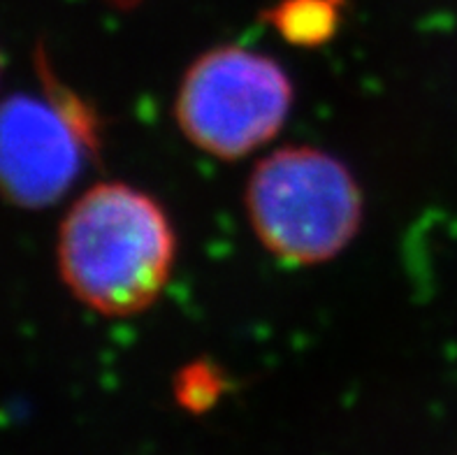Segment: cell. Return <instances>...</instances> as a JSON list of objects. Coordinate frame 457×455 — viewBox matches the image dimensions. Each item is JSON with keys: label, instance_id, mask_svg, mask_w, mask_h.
<instances>
[{"label": "cell", "instance_id": "2", "mask_svg": "<svg viewBox=\"0 0 457 455\" xmlns=\"http://www.w3.org/2000/svg\"><path fill=\"white\" fill-rule=\"evenodd\" d=\"M251 231L267 254L288 265H320L353 242L365 219L355 174L319 147L274 149L244 189Z\"/></svg>", "mask_w": 457, "mask_h": 455}, {"label": "cell", "instance_id": "3", "mask_svg": "<svg viewBox=\"0 0 457 455\" xmlns=\"http://www.w3.org/2000/svg\"><path fill=\"white\" fill-rule=\"evenodd\" d=\"M293 100V81L272 56L223 45L188 65L174 98V122L195 149L239 161L281 133Z\"/></svg>", "mask_w": 457, "mask_h": 455}, {"label": "cell", "instance_id": "1", "mask_svg": "<svg viewBox=\"0 0 457 455\" xmlns=\"http://www.w3.org/2000/svg\"><path fill=\"white\" fill-rule=\"evenodd\" d=\"M56 254L63 283L81 305L126 318L149 309L168 286L177 237L149 193L104 181L70 207Z\"/></svg>", "mask_w": 457, "mask_h": 455}, {"label": "cell", "instance_id": "5", "mask_svg": "<svg viewBox=\"0 0 457 455\" xmlns=\"http://www.w3.org/2000/svg\"><path fill=\"white\" fill-rule=\"evenodd\" d=\"M344 0H281L270 10L267 21L293 45L316 46L339 29Z\"/></svg>", "mask_w": 457, "mask_h": 455}, {"label": "cell", "instance_id": "4", "mask_svg": "<svg viewBox=\"0 0 457 455\" xmlns=\"http://www.w3.org/2000/svg\"><path fill=\"white\" fill-rule=\"evenodd\" d=\"M65 93L0 103V193L19 207L54 205L79 177L91 126Z\"/></svg>", "mask_w": 457, "mask_h": 455}]
</instances>
